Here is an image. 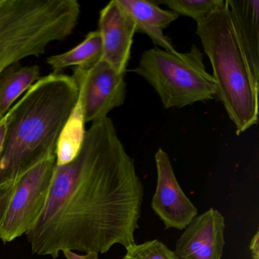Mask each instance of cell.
<instances>
[{
    "label": "cell",
    "mask_w": 259,
    "mask_h": 259,
    "mask_svg": "<svg viewBox=\"0 0 259 259\" xmlns=\"http://www.w3.org/2000/svg\"><path fill=\"white\" fill-rule=\"evenodd\" d=\"M144 186L109 117L92 122L70 161L56 163L48 199L26 233L31 251L107 252L136 243Z\"/></svg>",
    "instance_id": "obj_1"
},
{
    "label": "cell",
    "mask_w": 259,
    "mask_h": 259,
    "mask_svg": "<svg viewBox=\"0 0 259 259\" xmlns=\"http://www.w3.org/2000/svg\"><path fill=\"white\" fill-rule=\"evenodd\" d=\"M79 91L72 76L39 78L5 115L7 133L0 156V187L44 160L57 157L62 133Z\"/></svg>",
    "instance_id": "obj_2"
},
{
    "label": "cell",
    "mask_w": 259,
    "mask_h": 259,
    "mask_svg": "<svg viewBox=\"0 0 259 259\" xmlns=\"http://www.w3.org/2000/svg\"><path fill=\"white\" fill-rule=\"evenodd\" d=\"M196 23L197 35L211 64L217 98L237 135L242 134L257 122L259 58L244 40L225 1Z\"/></svg>",
    "instance_id": "obj_3"
},
{
    "label": "cell",
    "mask_w": 259,
    "mask_h": 259,
    "mask_svg": "<svg viewBox=\"0 0 259 259\" xmlns=\"http://www.w3.org/2000/svg\"><path fill=\"white\" fill-rule=\"evenodd\" d=\"M80 13L76 0H0V72L69 37Z\"/></svg>",
    "instance_id": "obj_4"
},
{
    "label": "cell",
    "mask_w": 259,
    "mask_h": 259,
    "mask_svg": "<svg viewBox=\"0 0 259 259\" xmlns=\"http://www.w3.org/2000/svg\"><path fill=\"white\" fill-rule=\"evenodd\" d=\"M133 72L155 90L166 109L183 108L217 97V85L195 45L180 53L156 48L142 54Z\"/></svg>",
    "instance_id": "obj_5"
},
{
    "label": "cell",
    "mask_w": 259,
    "mask_h": 259,
    "mask_svg": "<svg viewBox=\"0 0 259 259\" xmlns=\"http://www.w3.org/2000/svg\"><path fill=\"white\" fill-rule=\"evenodd\" d=\"M57 157L40 162L0 187V239L12 242L32 227L48 199Z\"/></svg>",
    "instance_id": "obj_6"
},
{
    "label": "cell",
    "mask_w": 259,
    "mask_h": 259,
    "mask_svg": "<svg viewBox=\"0 0 259 259\" xmlns=\"http://www.w3.org/2000/svg\"><path fill=\"white\" fill-rule=\"evenodd\" d=\"M125 74L116 72L101 59L88 69L75 68L72 78L78 91L84 122H94L108 117L107 115L125 102Z\"/></svg>",
    "instance_id": "obj_7"
},
{
    "label": "cell",
    "mask_w": 259,
    "mask_h": 259,
    "mask_svg": "<svg viewBox=\"0 0 259 259\" xmlns=\"http://www.w3.org/2000/svg\"><path fill=\"white\" fill-rule=\"evenodd\" d=\"M157 182L151 207L165 229L184 230L198 215V209L177 181L167 153L159 148L155 154Z\"/></svg>",
    "instance_id": "obj_8"
},
{
    "label": "cell",
    "mask_w": 259,
    "mask_h": 259,
    "mask_svg": "<svg viewBox=\"0 0 259 259\" xmlns=\"http://www.w3.org/2000/svg\"><path fill=\"white\" fill-rule=\"evenodd\" d=\"M98 27L102 39V60L119 73H126L136 32L133 18L118 0H113L100 13Z\"/></svg>",
    "instance_id": "obj_9"
},
{
    "label": "cell",
    "mask_w": 259,
    "mask_h": 259,
    "mask_svg": "<svg viewBox=\"0 0 259 259\" xmlns=\"http://www.w3.org/2000/svg\"><path fill=\"white\" fill-rule=\"evenodd\" d=\"M225 227L222 213L211 207L184 229L174 251L180 259H221Z\"/></svg>",
    "instance_id": "obj_10"
},
{
    "label": "cell",
    "mask_w": 259,
    "mask_h": 259,
    "mask_svg": "<svg viewBox=\"0 0 259 259\" xmlns=\"http://www.w3.org/2000/svg\"><path fill=\"white\" fill-rule=\"evenodd\" d=\"M120 5L130 13L136 23V32L150 37L154 45L160 49L174 51V45L163 34V31L179 16L170 10L160 8L155 1L147 0H118Z\"/></svg>",
    "instance_id": "obj_11"
},
{
    "label": "cell",
    "mask_w": 259,
    "mask_h": 259,
    "mask_svg": "<svg viewBox=\"0 0 259 259\" xmlns=\"http://www.w3.org/2000/svg\"><path fill=\"white\" fill-rule=\"evenodd\" d=\"M40 78L37 65H12L0 72V119L13 107L15 101Z\"/></svg>",
    "instance_id": "obj_12"
},
{
    "label": "cell",
    "mask_w": 259,
    "mask_h": 259,
    "mask_svg": "<svg viewBox=\"0 0 259 259\" xmlns=\"http://www.w3.org/2000/svg\"><path fill=\"white\" fill-rule=\"evenodd\" d=\"M102 39L99 31H91L82 42L70 51L48 58V63L54 74L71 66L88 69L102 59Z\"/></svg>",
    "instance_id": "obj_13"
},
{
    "label": "cell",
    "mask_w": 259,
    "mask_h": 259,
    "mask_svg": "<svg viewBox=\"0 0 259 259\" xmlns=\"http://www.w3.org/2000/svg\"><path fill=\"white\" fill-rule=\"evenodd\" d=\"M225 3L248 48L259 58L258 0H225Z\"/></svg>",
    "instance_id": "obj_14"
},
{
    "label": "cell",
    "mask_w": 259,
    "mask_h": 259,
    "mask_svg": "<svg viewBox=\"0 0 259 259\" xmlns=\"http://www.w3.org/2000/svg\"><path fill=\"white\" fill-rule=\"evenodd\" d=\"M84 125L82 108L78 100L60 137L57 163H67L79 152L86 132Z\"/></svg>",
    "instance_id": "obj_15"
},
{
    "label": "cell",
    "mask_w": 259,
    "mask_h": 259,
    "mask_svg": "<svg viewBox=\"0 0 259 259\" xmlns=\"http://www.w3.org/2000/svg\"><path fill=\"white\" fill-rule=\"evenodd\" d=\"M225 0H166L155 1L157 5H165L170 11L199 22L224 4Z\"/></svg>",
    "instance_id": "obj_16"
},
{
    "label": "cell",
    "mask_w": 259,
    "mask_h": 259,
    "mask_svg": "<svg viewBox=\"0 0 259 259\" xmlns=\"http://www.w3.org/2000/svg\"><path fill=\"white\" fill-rule=\"evenodd\" d=\"M125 250L122 259H180L174 251L157 239L135 243Z\"/></svg>",
    "instance_id": "obj_17"
},
{
    "label": "cell",
    "mask_w": 259,
    "mask_h": 259,
    "mask_svg": "<svg viewBox=\"0 0 259 259\" xmlns=\"http://www.w3.org/2000/svg\"><path fill=\"white\" fill-rule=\"evenodd\" d=\"M62 252H63L67 259H99L98 258V253L95 252V251H89V252H86L84 255L77 254L71 250H64Z\"/></svg>",
    "instance_id": "obj_18"
},
{
    "label": "cell",
    "mask_w": 259,
    "mask_h": 259,
    "mask_svg": "<svg viewBox=\"0 0 259 259\" xmlns=\"http://www.w3.org/2000/svg\"><path fill=\"white\" fill-rule=\"evenodd\" d=\"M251 259H259V230L256 231L255 234L251 239L249 244Z\"/></svg>",
    "instance_id": "obj_19"
},
{
    "label": "cell",
    "mask_w": 259,
    "mask_h": 259,
    "mask_svg": "<svg viewBox=\"0 0 259 259\" xmlns=\"http://www.w3.org/2000/svg\"><path fill=\"white\" fill-rule=\"evenodd\" d=\"M6 133H7V125H6L5 116L0 119V156L4 150V144H5Z\"/></svg>",
    "instance_id": "obj_20"
}]
</instances>
